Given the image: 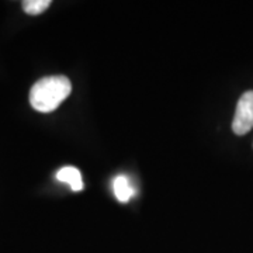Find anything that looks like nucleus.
<instances>
[{
	"instance_id": "1",
	"label": "nucleus",
	"mask_w": 253,
	"mask_h": 253,
	"mask_svg": "<svg viewBox=\"0 0 253 253\" xmlns=\"http://www.w3.org/2000/svg\"><path fill=\"white\" fill-rule=\"evenodd\" d=\"M72 83L63 75L45 76L36 82L30 90V104L40 113H51L69 97Z\"/></svg>"
},
{
	"instance_id": "2",
	"label": "nucleus",
	"mask_w": 253,
	"mask_h": 253,
	"mask_svg": "<svg viewBox=\"0 0 253 253\" xmlns=\"http://www.w3.org/2000/svg\"><path fill=\"white\" fill-rule=\"evenodd\" d=\"M253 128V90L241 96L236 106L235 117L232 121V131L236 135H245Z\"/></svg>"
},
{
	"instance_id": "3",
	"label": "nucleus",
	"mask_w": 253,
	"mask_h": 253,
	"mask_svg": "<svg viewBox=\"0 0 253 253\" xmlns=\"http://www.w3.org/2000/svg\"><path fill=\"white\" fill-rule=\"evenodd\" d=\"M56 179L62 183H68L73 191L83 190V180H82L81 172L73 166H65L56 173Z\"/></svg>"
},
{
	"instance_id": "4",
	"label": "nucleus",
	"mask_w": 253,
	"mask_h": 253,
	"mask_svg": "<svg viewBox=\"0 0 253 253\" xmlns=\"http://www.w3.org/2000/svg\"><path fill=\"white\" fill-rule=\"evenodd\" d=\"M113 190H114V194L117 197L118 201L121 203H126L129 201V199L134 196V187L131 186V183L128 180V177L120 174L117 176L114 180H113Z\"/></svg>"
},
{
	"instance_id": "5",
	"label": "nucleus",
	"mask_w": 253,
	"mask_h": 253,
	"mask_svg": "<svg viewBox=\"0 0 253 253\" xmlns=\"http://www.w3.org/2000/svg\"><path fill=\"white\" fill-rule=\"evenodd\" d=\"M51 6V0H26L23 1V10L30 16H38Z\"/></svg>"
}]
</instances>
